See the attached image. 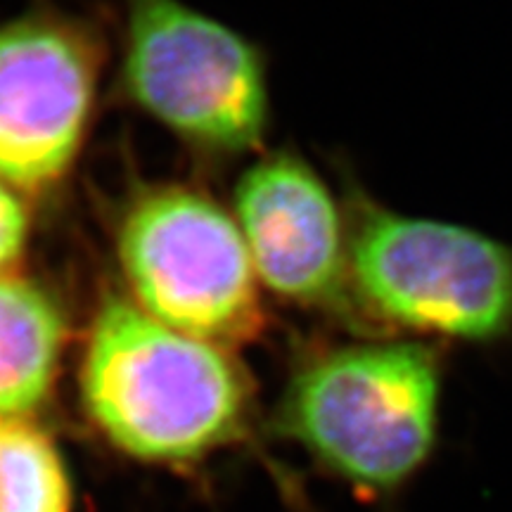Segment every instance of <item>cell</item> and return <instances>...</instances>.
I'll use <instances>...</instances> for the list:
<instances>
[{"instance_id":"cell-9","label":"cell","mask_w":512,"mask_h":512,"mask_svg":"<svg viewBox=\"0 0 512 512\" xmlns=\"http://www.w3.org/2000/svg\"><path fill=\"white\" fill-rule=\"evenodd\" d=\"M0 512H74L69 467L31 420H0Z\"/></svg>"},{"instance_id":"cell-1","label":"cell","mask_w":512,"mask_h":512,"mask_svg":"<svg viewBox=\"0 0 512 512\" xmlns=\"http://www.w3.org/2000/svg\"><path fill=\"white\" fill-rule=\"evenodd\" d=\"M81 406L102 437L147 465H195L247 437L254 387L233 351L185 335L110 294L79 373Z\"/></svg>"},{"instance_id":"cell-7","label":"cell","mask_w":512,"mask_h":512,"mask_svg":"<svg viewBox=\"0 0 512 512\" xmlns=\"http://www.w3.org/2000/svg\"><path fill=\"white\" fill-rule=\"evenodd\" d=\"M233 216L261 287L368 337L351 294L347 214L304 157L280 150L249 166Z\"/></svg>"},{"instance_id":"cell-6","label":"cell","mask_w":512,"mask_h":512,"mask_svg":"<svg viewBox=\"0 0 512 512\" xmlns=\"http://www.w3.org/2000/svg\"><path fill=\"white\" fill-rule=\"evenodd\" d=\"M100 41L86 19L36 5L0 24V178L46 192L69 174L93 119Z\"/></svg>"},{"instance_id":"cell-2","label":"cell","mask_w":512,"mask_h":512,"mask_svg":"<svg viewBox=\"0 0 512 512\" xmlns=\"http://www.w3.org/2000/svg\"><path fill=\"white\" fill-rule=\"evenodd\" d=\"M441 358L430 344L361 337L299 358L271 427L328 475L380 498L422 470L437 444Z\"/></svg>"},{"instance_id":"cell-10","label":"cell","mask_w":512,"mask_h":512,"mask_svg":"<svg viewBox=\"0 0 512 512\" xmlns=\"http://www.w3.org/2000/svg\"><path fill=\"white\" fill-rule=\"evenodd\" d=\"M29 211L17 192L0 178V278L10 275L27 252Z\"/></svg>"},{"instance_id":"cell-4","label":"cell","mask_w":512,"mask_h":512,"mask_svg":"<svg viewBox=\"0 0 512 512\" xmlns=\"http://www.w3.org/2000/svg\"><path fill=\"white\" fill-rule=\"evenodd\" d=\"M117 256L131 302L169 328L228 349L266 328L238 221L200 190L140 192L119 221Z\"/></svg>"},{"instance_id":"cell-5","label":"cell","mask_w":512,"mask_h":512,"mask_svg":"<svg viewBox=\"0 0 512 512\" xmlns=\"http://www.w3.org/2000/svg\"><path fill=\"white\" fill-rule=\"evenodd\" d=\"M121 3L128 98L192 145L214 152L259 147L268 126L261 50L183 0Z\"/></svg>"},{"instance_id":"cell-3","label":"cell","mask_w":512,"mask_h":512,"mask_svg":"<svg viewBox=\"0 0 512 512\" xmlns=\"http://www.w3.org/2000/svg\"><path fill=\"white\" fill-rule=\"evenodd\" d=\"M351 294L368 337L496 342L512 330V247L458 223L396 214L354 190Z\"/></svg>"},{"instance_id":"cell-8","label":"cell","mask_w":512,"mask_h":512,"mask_svg":"<svg viewBox=\"0 0 512 512\" xmlns=\"http://www.w3.org/2000/svg\"><path fill=\"white\" fill-rule=\"evenodd\" d=\"M67 347V318L46 287L0 278V420H29L46 406Z\"/></svg>"}]
</instances>
